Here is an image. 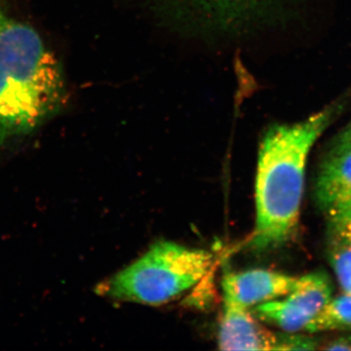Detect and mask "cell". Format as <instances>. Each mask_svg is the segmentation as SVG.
Wrapping results in <instances>:
<instances>
[{
	"mask_svg": "<svg viewBox=\"0 0 351 351\" xmlns=\"http://www.w3.org/2000/svg\"><path fill=\"white\" fill-rule=\"evenodd\" d=\"M68 100L56 55L34 27L0 10V147L31 137Z\"/></svg>",
	"mask_w": 351,
	"mask_h": 351,
	"instance_id": "cell-1",
	"label": "cell"
},
{
	"mask_svg": "<svg viewBox=\"0 0 351 351\" xmlns=\"http://www.w3.org/2000/svg\"><path fill=\"white\" fill-rule=\"evenodd\" d=\"M332 117L334 110H325L298 123L270 127L263 136L256 176V223L247 241L251 250H271L294 234L307 157Z\"/></svg>",
	"mask_w": 351,
	"mask_h": 351,
	"instance_id": "cell-2",
	"label": "cell"
},
{
	"mask_svg": "<svg viewBox=\"0 0 351 351\" xmlns=\"http://www.w3.org/2000/svg\"><path fill=\"white\" fill-rule=\"evenodd\" d=\"M203 249L158 241L144 255L95 288L101 297L147 306L167 304L196 285L213 265Z\"/></svg>",
	"mask_w": 351,
	"mask_h": 351,
	"instance_id": "cell-3",
	"label": "cell"
},
{
	"mask_svg": "<svg viewBox=\"0 0 351 351\" xmlns=\"http://www.w3.org/2000/svg\"><path fill=\"white\" fill-rule=\"evenodd\" d=\"M173 22L204 32L239 34L250 31L274 0H158Z\"/></svg>",
	"mask_w": 351,
	"mask_h": 351,
	"instance_id": "cell-4",
	"label": "cell"
},
{
	"mask_svg": "<svg viewBox=\"0 0 351 351\" xmlns=\"http://www.w3.org/2000/svg\"><path fill=\"white\" fill-rule=\"evenodd\" d=\"M332 287L323 272L299 277L297 285L285 297L251 308L255 317L289 334L306 331V327L331 301Z\"/></svg>",
	"mask_w": 351,
	"mask_h": 351,
	"instance_id": "cell-5",
	"label": "cell"
},
{
	"mask_svg": "<svg viewBox=\"0 0 351 351\" xmlns=\"http://www.w3.org/2000/svg\"><path fill=\"white\" fill-rule=\"evenodd\" d=\"M223 313L219 328L221 350H281L282 336L265 329L250 309L223 294Z\"/></svg>",
	"mask_w": 351,
	"mask_h": 351,
	"instance_id": "cell-6",
	"label": "cell"
},
{
	"mask_svg": "<svg viewBox=\"0 0 351 351\" xmlns=\"http://www.w3.org/2000/svg\"><path fill=\"white\" fill-rule=\"evenodd\" d=\"M299 276L269 269H251L225 274L223 294L230 295L240 306L250 309L258 304L285 297L292 292Z\"/></svg>",
	"mask_w": 351,
	"mask_h": 351,
	"instance_id": "cell-7",
	"label": "cell"
},
{
	"mask_svg": "<svg viewBox=\"0 0 351 351\" xmlns=\"http://www.w3.org/2000/svg\"><path fill=\"white\" fill-rule=\"evenodd\" d=\"M315 198L328 218L351 203V145L337 143L321 166Z\"/></svg>",
	"mask_w": 351,
	"mask_h": 351,
	"instance_id": "cell-8",
	"label": "cell"
},
{
	"mask_svg": "<svg viewBox=\"0 0 351 351\" xmlns=\"http://www.w3.org/2000/svg\"><path fill=\"white\" fill-rule=\"evenodd\" d=\"M351 328V295L345 294L332 298L324 308L306 327L308 332Z\"/></svg>",
	"mask_w": 351,
	"mask_h": 351,
	"instance_id": "cell-9",
	"label": "cell"
},
{
	"mask_svg": "<svg viewBox=\"0 0 351 351\" xmlns=\"http://www.w3.org/2000/svg\"><path fill=\"white\" fill-rule=\"evenodd\" d=\"M331 263L341 290L351 295V243H337Z\"/></svg>",
	"mask_w": 351,
	"mask_h": 351,
	"instance_id": "cell-10",
	"label": "cell"
},
{
	"mask_svg": "<svg viewBox=\"0 0 351 351\" xmlns=\"http://www.w3.org/2000/svg\"><path fill=\"white\" fill-rule=\"evenodd\" d=\"M329 221L337 243H351V203L329 217Z\"/></svg>",
	"mask_w": 351,
	"mask_h": 351,
	"instance_id": "cell-11",
	"label": "cell"
},
{
	"mask_svg": "<svg viewBox=\"0 0 351 351\" xmlns=\"http://www.w3.org/2000/svg\"><path fill=\"white\" fill-rule=\"evenodd\" d=\"M326 348L331 350H351V338L337 339Z\"/></svg>",
	"mask_w": 351,
	"mask_h": 351,
	"instance_id": "cell-12",
	"label": "cell"
},
{
	"mask_svg": "<svg viewBox=\"0 0 351 351\" xmlns=\"http://www.w3.org/2000/svg\"><path fill=\"white\" fill-rule=\"evenodd\" d=\"M341 143V144L345 145H351V124L348 128L343 131V133L341 134V137H339L338 142Z\"/></svg>",
	"mask_w": 351,
	"mask_h": 351,
	"instance_id": "cell-13",
	"label": "cell"
}]
</instances>
